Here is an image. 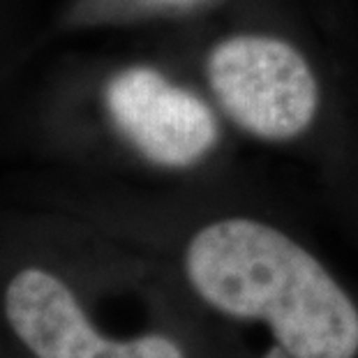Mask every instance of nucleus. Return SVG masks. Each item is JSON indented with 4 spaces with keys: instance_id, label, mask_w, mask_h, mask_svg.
<instances>
[{
    "instance_id": "6",
    "label": "nucleus",
    "mask_w": 358,
    "mask_h": 358,
    "mask_svg": "<svg viewBox=\"0 0 358 358\" xmlns=\"http://www.w3.org/2000/svg\"><path fill=\"white\" fill-rule=\"evenodd\" d=\"M157 5H169V7H185V5H192L196 0H155Z\"/></svg>"
},
{
    "instance_id": "3",
    "label": "nucleus",
    "mask_w": 358,
    "mask_h": 358,
    "mask_svg": "<svg viewBox=\"0 0 358 358\" xmlns=\"http://www.w3.org/2000/svg\"><path fill=\"white\" fill-rule=\"evenodd\" d=\"M106 111L118 132L157 166L185 169L215 148V111L153 67H127L106 86Z\"/></svg>"
},
{
    "instance_id": "4",
    "label": "nucleus",
    "mask_w": 358,
    "mask_h": 358,
    "mask_svg": "<svg viewBox=\"0 0 358 358\" xmlns=\"http://www.w3.org/2000/svg\"><path fill=\"white\" fill-rule=\"evenodd\" d=\"M5 317L37 358H185L176 342L159 333L136 340L104 338L72 289L42 268H24L12 278Z\"/></svg>"
},
{
    "instance_id": "1",
    "label": "nucleus",
    "mask_w": 358,
    "mask_h": 358,
    "mask_svg": "<svg viewBox=\"0 0 358 358\" xmlns=\"http://www.w3.org/2000/svg\"><path fill=\"white\" fill-rule=\"evenodd\" d=\"M199 299L231 319L268 324L292 358H356L358 308L326 266L278 227L224 217L185 248Z\"/></svg>"
},
{
    "instance_id": "5",
    "label": "nucleus",
    "mask_w": 358,
    "mask_h": 358,
    "mask_svg": "<svg viewBox=\"0 0 358 358\" xmlns=\"http://www.w3.org/2000/svg\"><path fill=\"white\" fill-rule=\"evenodd\" d=\"M266 358H292V356H289V354L285 352V347L278 345V342H275V345L271 347V352L266 354Z\"/></svg>"
},
{
    "instance_id": "2",
    "label": "nucleus",
    "mask_w": 358,
    "mask_h": 358,
    "mask_svg": "<svg viewBox=\"0 0 358 358\" xmlns=\"http://www.w3.org/2000/svg\"><path fill=\"white\" fill-rule=\"evenodd\" d=\"M206 79L231 123L262 141H292L319 113L317 74L292 42L264 33L220 40L206 58Z\"/></svg>"
}]
</instances>
